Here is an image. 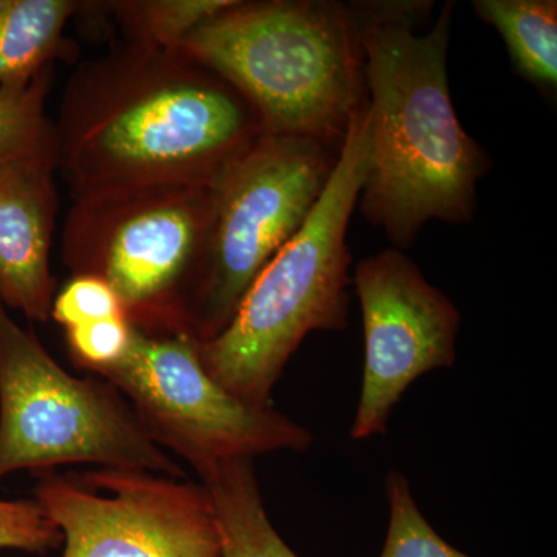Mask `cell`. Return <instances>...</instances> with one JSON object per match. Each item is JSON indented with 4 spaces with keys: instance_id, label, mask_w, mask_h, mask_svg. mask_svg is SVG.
<instances>
[{
    "instance_id": "6da1fadb",
    "label": "cell",
    "mask_w": 557,
    "mask_h": 557,
    "mask_svg": "<svg viewBox=\"0 0 557 557\" xmlns=\"http://www.w3.org/2000/svg\"><path fill=\"white\" fill-rule=\"evenodd\" d=\"M70 197L150 185L215 186L265 135L222 76L180 49L121 42L81 64L54 121Z\"/></svg>"
},
{
    "instance_id": "7a4b0ae2",
    "label": "cell",
    "mask_w": 557,
    "mask_h": 557,
    "mask_svg": "<svg viewBox=\"0 0 557 557\" xmlns=\"http://www.w3.org/2000/svg\"><path fill=\"white\" fill-rule=\"evenodd\" d=\"M434 2L351 3L357 17L372 150L358 205L398 249L431 220L467 223L491 170L485 149L461 127L450 98L454 2L421 32Z\"/></svg>"
},
{
    "instance_id": "3957f363",
    "label": "cell",
    "mask_w": 557,
    "mask_h": 557,
    "mask_svg": "<svg viewBox=\"0 0 557 557\" xmlns=\"http://www.w3.org/2000/svg\"><path fill=\"white\" fill-rule=\"evenodd\" d=\"M177 49L222 76L271 135L343 148L368 102L354 7L234 0Z\"/></svg>"
},
{
    "instance_id": "277c9868",
    "label": "cell",
    "mask_w": 557,
    "mask_h": 557,
    "mask_svg": "<svg viewBox=\"0 0 557 557\" xmlns=\"http://www.w3.org/2000/svg\"><path fill=\"white\" fill-rule=\"evenodd\" d=\"M370 150L372 116L366 102L310 218L260 271L223 332L200 343L209 376L242 401L273 406V388L304 338L346 330L351 284L347 231Z\"/></svg>"
},
{
    "instance_id": "5b68a950",
    "label": "cell",
    "mask_w": 557,
    "mask_h": 557,
    "mask_svg": "<svg viewBox=\"0 0 557 557\" xmlns=\"http://www.w3.org/2000/svg\"><path fill=\"white\" fill-rule=\"evenodd\" d=\"M214 199L215 186L201 185L137 186L73 199L61 234L62 262L72 276L108 282L135 329L190 333Z\"/></svg>"
},
{
    "instance_id": "8992f818",
    "label": "cell",
    "mask_w": 557,
    "mask_h": 557,
    "mask_svg": "<svg viewBox=\"0 0 557 557\" xmlns=\"http://www.w3.org/2000/svg\"><path fill=\"white\" fill-rule=\"evenodd\" d=\"M69 463L185 479L109 381L70 375L0 300V479Z\"/></svg>"
},
{
    "instance_id": "52a82bcc",
    "label": "cell",
    "mask_w": 557,
    "mask_h": 557,
    "mask_svg": "<svg viewBox=\"0 0 557 557\" xmlns=\"http://www.w3.org/2000/svg\"><path fill=\"white\" fill-rule=\"evenodd\" d=\"M339 149L265 134L215 185L207 263L190 333L200 343L230 324L260 271L292 240L327 188Z\"/></svg>"
},
{
    "instance_id": "ba28073f",
    "label": "cell",
    "mask_w": 557,
    "mask_h": 557,
    "mask_svg": "<svg viewBox=\"0 0 557 557\" xmlns=\"http://www.w3.org/2000/svg\"><path fill=\"white\" fill-rule=\"evenodd\" d=\"M97 376L127 398L160 448L188 461L197 474L218 461L306 453L313 445L306 428L273 406L249 405L215 383L190 333L152 335L134 327L126 357Z\"/></svg>"
},
{
    "instance_id": "9c48e42d",
    "label": "cell",
    "mask_w": 557,
    "mask_h": 557,
    "mask_svg": "<svg viewBox=\"0 0 557 557\" xmlns=\"http://www.w3.org/2000/svg\"><path fill=\"white\" fill-rule=\"evenodd\" d=\"M35 500L62 534L61 557H220L207 487L135 469L38 472Z\"/></svg>"
},
{
    "instance_id": "30bf717a",
    "label": "cell",
    "mask_w": 557,
    "mask_h": 557,
    "mask_svg": "<svg viewBox=\"0 0 557 557\" xmlns=\"http://www.w3.org/2000/svg\"><path fill=\"white\" fill-rule=\"evenodd\" d=\"M354 285L364 330V373L350 435L386 434L395 406L413 381L453 368L461 314L398 248L362 259Z\"/></svg>"
},
{
    "instance_id": "8fae6325",
    "label": "cell",
    "mask_w": 557,
    "mask_h": 557,
    "mask_svg": "<svg viewBox=\"0 0 557 557\" xmlns=\"http://www.w3.org/2000/svg\"><path fill=\"white\" fill-rule=\"evenodd\" d=\"M57 157L0 166V300L36 322L50 321L57 296L50 255L57 231Z\"/></svg>"
},
{
    "instance_id": "7c38bea8",
    "label": "cell",
    "mask_w": 557,
    "mask_h": 557,
    "mask_svg": "<svg viewBox=\"0 0 557 557\" xmlns=\"http://www.w3.org/2000/svg\"><path fill=\"white\" fill-rule=\"evenodd\" d=\"M76 0H0V86H24L57 64H75L79 46L65 28Z\"/></svg>"
},
{
    "instance_id": "4fadbf2b",
    "label": "cell",
    "mask_w": 557,
    "mask_h": 557,
    "mask_svg": "<svg viewBox=\"0 0 557 557\" xmlns=\"http://www.w3.org/2000/svg\"><path fill=\"white\" fill-rule=\"evenodd\" d=\"M199 475L218 519L220 557H299L270 522L252 458L218 461Z\"/></svg>"
},
{
    "instance_id": "5bb4252c",
    "label": "cell",
    "mask_w": 557,
    "mask_h": 557,
    "mask_svg": "<svg viewBox=\"0 0 557 557\" xmlns=\"http://www.w3.org/2000/svg\"><path fill=\"white\" fill-rule=\"evenodd\" d=\"M472 10L504 39L520 78L556 91V0H474Z\"/></svg>"
},
{
    "instance_id": "9a60e30c",
    "label": "cell",
    "mask_w": 557,
    "mask_h": 557,
    "mask_svg": "<svg viewBox=\"0 0 557 557\" xmlns=\"http://www.w3.org/2000/svg\"><path fill=\"white\" fill-rule=\"evenodd\" d=\"M234 0H115L101 2L124 42L149 49H177L190 33Z\"/></svg>"
},
{
    "instance_id": "2e32d148",
    "label": "cell",
    "mask_w": 557,
    "mask_h": 557,
    "mask_svg": "<svg viewBox=\"0 0 557 557\" xmlns=\"http://www.w3.org/2000/svg\"><path fill=\"white\" fill-rule=\"evenodd\" d=\"M53 70L24 86H0V166L32 157H57L54 121L47 113Z\"/></svg>"
},
{
    "instance_id": "e0dca14e",
    "label": "cell",
    "mask_w": 557,
    "mask_h": 557,
    "mask_svg": "<svg viewBox=\"0 0 557 557\" xmlns=\"http://www.w3.org/2000/svg\"><path fill=\"white\" fill-rule=\"evenodd\" d=\"M391 509L388 530L380 557H471L449 545L418 508L408 479L394 471L387 478Z\"/></svg>"
},
{
    "instance_id": "ac0fdd59",
    "label": "cell",
    "mask_w": 557,
    "mask_h": 557,
    "mask_svg": "<svg viewBox=\"0 0 557 557\" xmlns=\"http://www.w3.org/2000/svg\"><path fill=\"white\" fill-rule=\"evenodd\" d=\"M134 325L126 317L100 319L65 330L70 357L81 369L101 375L126 357Z\"/></svg>"
},
{
    "instance_id": "d6986e66",
    "label": "cell",
    "mask_w": 557,
    "mask_h": 557,
    "mask_svg": "<svg viewBox=\"0 0 557 557\" xmlns=\"http://www.w3.org/2000/svg\"><path fill=\"white\" fill-rule=\"evenodd\" d=\"M116 317H124L119 296L108 282L89 274L70 278L54 296L50 314L65 330Z\"/></svg>"
},
{
    "instance_id": "ffe728a7",
    "label": "cell",
    "mask_w": 557,
    "mask_h": 557,
    "mask_svg": "<svg viewBox=\"0 0 557 557\" xmlns=\"http://www.w3.org/2000/svg\"><path fill=\"white\" fill-rule=\"evenodd\" d=\"M62 534L36 500H0V548L46 555Z\"/></svg>"
}]
</instances>
